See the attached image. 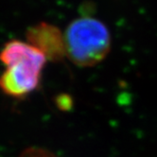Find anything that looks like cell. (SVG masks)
<instances>
[{"label": "cell", "mask_w": 157, "mask_h": 157, "mask_svg": "<svg viewBox=\"0 0 157 157\" xmlns=\"http://www.w3.org/2000/svg\"><path fill=\"white\" fill-rule=\"evenodd\" d=\"M6 70L0 76V89L13 98H23L34 91L41 80L47 58L28 42L13 40L0 51Z\"/></svg>", "instance_id": "6da1fadb"}, {"label": "cell", "mask_w": 157, "mask_h": 157, "mask_svg": "<svg viewBox=\"0 0 157 157\" xmlns=\"http://www.w3.org/2000/svg\"><path fill=\"white\" fill-rule=\"evenodd\" d=\"M63 35L66 57L82 67L98 64L106 58L111 49L108 28L93 17L83 16L73 20Z\"/></svg>", "instance_id": "7a4b0ae2"}, {"label": "cell", "mask_w": 157, "mask_h": 157, "mask_svg": "<svg viewBox=\"0 0 157 157\" xmlns=\"http://www.w3.org/2000/svg\"><path fill=\"white\" fill-rule=\"evenodd\" d=\"M27 41L42 52L48 61L60 62L66 57L64 35L52 24L41 22L30 27L27 31Z\"/></svg>", "instance_id": "3957f363"}, {"label": "cell", "mask_w": 157, "mask_h": 157, "mask_svg": "<svg viewBox=\"0 0 157 157\" xmlns=\"http://www.w3.org/2000/svg\"><path fill=\"white\" fill-rule=\"evenodd\" d=\"M20 157H56V156L48 151L37 149V148H30L29 150H26L20 155Z\"/></svg>", "instance_id": "277c9868"}]
</instances>
